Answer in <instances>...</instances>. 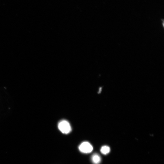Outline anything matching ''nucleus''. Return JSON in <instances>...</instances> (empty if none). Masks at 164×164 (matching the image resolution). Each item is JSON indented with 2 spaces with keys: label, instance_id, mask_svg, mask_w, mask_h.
I'll return each instance as SVG.
<instances>
[{
  "label": "nucleus",
  "instance_id": "nucleus-2",
  "mask_svg": "<svg viewBox=\"0 0 164 164\" xmlns=\"http://www.w3.org/2000/svg\"><path fill=\"white\" fill-rule=\"evenodd\" d=\"M79 149L81 152L85 153H89L93 150L92 145L87 142H84L82 143L79 147Z\"/></svg>",
  "mask_w": 164,
  "mask_h": 164
},
{
  "label": "nucleus",
  "instance_id": "nucleus-1",
  "mask_svg": "<svg viewBox=\"0 0 164 164\" xmlns=\"http://www.w3.org/2000/svg\"><path fill=\"white\" fill-rule=\"evenodd\" d=\"M59 130L65 134H68L71 130V127L67 121L63 120L60 121L58 125Z\"/></svg>",
  "mask_w": 164,
  "mask_h": 164
},
{
  "label": "nucleus",
  "instance_id": "nucleus-3",
  "mask_svg": "<svg viewBox=\"0 0 164 164\" xmlns=\"http://www.w3.org/2000/svg\"><path fill=\"white\" fill-rule=\"evenodd\" d=\"M92 161L94 164H99L101 161V158L98 154H93L91 158Z\"/></svg>",
  "mask_w": 164,
  "mask_h": 164
},
{
  "label": "nucleus",
  "instance_id": "nucleus-4",
  "mask_svg": "<svg viewBox=\"0 0 164 164\" xmlns=\"http://www.w3.org/2000/svg\"><path fill=\"white\" fill-rule=\"evenodd\" d=\"M100 151L102 154L106 155L109 153L110 149L108 146L104 145L102 147Z\"/></svg>",
  "mask_w": 164,
  "mask_h": 164
}]
</instances>
